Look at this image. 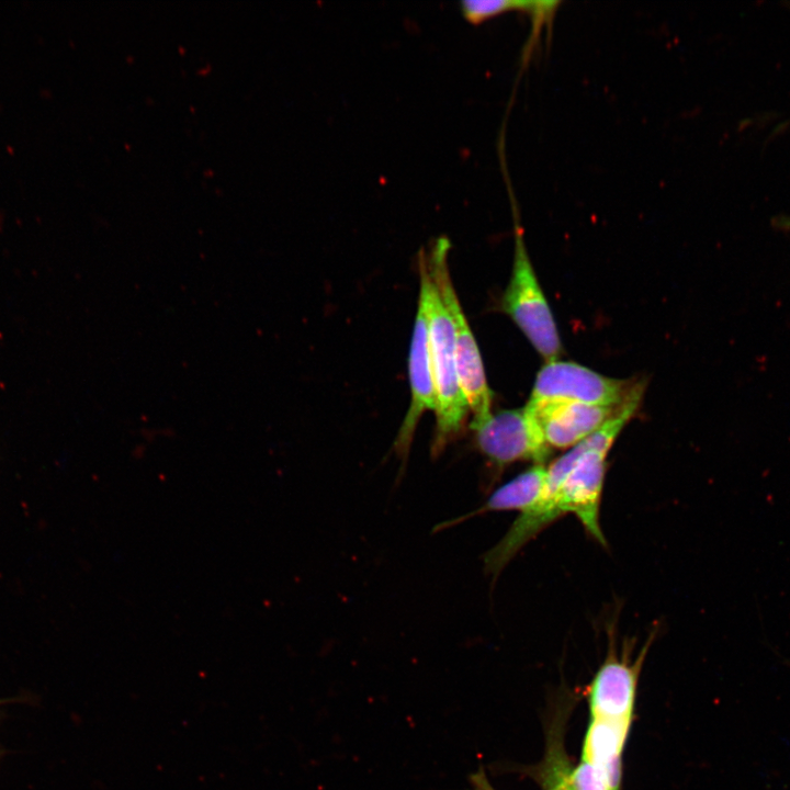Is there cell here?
<instances>
[{"mask_svg": "<svg viewBox=\"0 0 790 790\" xmlns=\"http://www.w3.org/2000/svg\"><path fill=\"white\" fill-rule=\"evenodd\" d=\"M419 298L424 302L436 390V428L432 454H439L462 429L469 414L456 368L454 329L450 314L430 275L426 253L418 256Z\"/></svg>", "mask_w": 790, "mask_h": 790, "instance_id": "cell-1", "label": "cell"}, {"mask_svg": "<svg viewBox=\"0 0 790 790\" xmlns=\"http://www.w3.org/2000/svg\"><path fill=\"white\" fill-rule=\"evenodd\" d=\"M507 187L514 214L515 250L511 275L501 296L500 308L546 362L555 361L562 352L558 331L528 255L516 199L508 179Z\"/></svg>", "mask_w": 790, "mask_h": 790, "instance_id": "cell-2", "label": "cell"}, {"mask_svg": "<svg viewBox=\"0 0 790 790\" xmlns=\"http://www.w3.org/2000/svg\"><path fill=\"white\" fill-rule=\"evenodd\" d=\"M450 241L438 238L426 255L430 275L450 314L454 329V348L461 390L473 414L472 421L487 418L492 411L493 393L488 386L483 360L454 290L448 263Z\"/></svg>", "mask_w": 790, "mask_h": 790, "instance_id": "cell-3", "label": "cell"}, {"mask_svg": "<svg viewBox=\"0 0 790 790\" xmlns=\"http://www.w3.org/2000/svg\"><path fill=\"white\" fill-rule=\"evenodd\" d=\"M642 384L632 380L608 377L575 362L555 360L546 362L538 372L528 402L619 406Z\"/></svg>", "mask_w": 790, "mask_h": 790, "instance_id": "cell-4", "label": "cell"}, {"mask_svg": "<svg viewBox=\"0 0 790 790\" xmlns=\"http://www.w3.org/2000/svg\"><path fill=\"white\" fill-rule=\"evenodd\" d=\"M470 428L477 449L497 467L518 461L544 463L550 454L543 431L526 406L492 413L485 419L471 421Z\"/></svg>", "mask_w": 790, "mask_h": 790, "instance_id": "cell-5", "label": "cell"}, {"mask_svg": "<svg viewBox=\"0 0 790 790\" xmlns=\"http://www.w3.org/2000/svg\"><path fill=\"white\" fill-rule=\"evenodd\" d=\"M408 377L410 403L394 443V449L403 462L407 459L420 418L426 411L436 410L427 314L419 297L408 354Z\"/></svg>", "mask_w": 790, "mask_h": 790, "instance_id": "cell-6", "label": "cell"}, {"mask_svg": "<svg viewBox=\"0 0 790 790\" xmlns=\"http://www.w3.org/2000/svg\"><path fill=\"white\" fill-rule=\"evenodd\" d=\"M642 387L644 384L632 396ZM627 402L619 406L571 402H528L526 407L537 418L549 447L566 449L573 448L601 428L621 410Z\"/></svg>", "mask_w": 790, "mask_h": 790, "instance_id": "cell-7", "label": "cell"}, {"mask_svg": "<svg viewBox=\"0 0 790 790\" xmlns=\"http://www.w3.org/2000/svg\"><path fill=\"white\" fill-rule=\"evenodd\" d=\"M651 641L652 637L635 663L629 664L612 654L600 666L589 690L591 719L631 724L637 673Z\"/></svg>", "mask_w": 790, "mask_h": 790, "instance_id": "cell-8", "label": "cell"}, {"mask_svg": "<svg viewBox=\"0 0 790 790\" xmlns=\"http://www.w3.org/2000/svg\"><path fill=\"white\" fill-rule=\"evenodd\" d=\"M629 729L630 725L591 719L584 741L582 760L601 769L618 790Z\"/></svg>", "mask_w": 790, "mask_h": 790, "instance_id": "cell-9", "label": "cell"}, {"mask_svg": "<svg viewBox=\"0 0 790 790\" xmlns=\"http://www.w3.org/2000/svg\"><path fill=\"white\" fill-rule=\"evenodd\" d=\"M545 477L546 465L535 463L496 488L481 507L460 519H454L449 524L490 511L518 510L521 512L538 499L544 486Z\"/></svg>", "mask_w": 790, "mask_h": 790, "instance_id": "cell-10", "label": "cell"}, {"mask_svg": "<svg viewBox=\"0 0 790 790\" xmlns=\"http://www.w3.org/2000/svg\"><path fill=\"white\" fill-rule=\"evenodd\" d=\"M533 5L534 1L527 0H464L460 2L463 16L474 24L508 11H521L530 14Z\"/></svg>", "mask_w": 790, "mask_h": 790, "instance_id": "cell-11", "label": "cell"}, {"mask_svg": "<svg viewBox=\"0 0 790 790\" xmlns=\"http://www.w3.org/2000/svg\"><path fill=\"white\" fill-rule=\"evenodd\" d=\"M566 779L574 790H618L601 769L583 760Z\"/></svg>", "mask_w": 790, "mask_h": 790, "instance_id": "cell-12", "label": "cell"}, {"mask_svg": "<svg viewBox=\"0 0 790 790\" xmlns=\"http://www.w3.org/2000/svg\"><path fill=\"white\" fill-rule=\"evenodd\" d=\"M469 781L472 790H496L489 782V779L485 772L483 766H479L477 770L469 776Z\"/></svg>", "mask_w": 790, "mask_h": 790, "instance_id": "cell-13", "label": "cell"}, {"mask_svg": "<svg viewBox=\"0 0 790 790\" xmlns=\"http://www.w3.org/2000/svg\"><path fill=\"white\" fill-rule=\"evenodd\" d=\"M771 226L782 233L790 234V215L779 214L771 218Z\"/></svg>", "mask_w": 790, "mask_h": 790, "instance_id": "cell-14", "label": "cell"}, {"mask_svg": "<svg viewBox=\"0 0 790 790\" xmlns=\"http://www.w3.org/2000/svg\"><path fill=\"white\" fill-rule=\"evenodd\" d=\"M551 790H574L567 782L566 776L563 777Z\"/></svg>", "mask_w": 790, "mask_h": 790, "instance_id": "cell-15", "label": "cell"}, {"mask_svg": "<svg viewBox=\"0 0 790 790\" xmlns=\"http://www.w3.org/2000/svg\"><path fill=\"white\" fill-rule=\"evenodd\" d=\"M10 702L9 699H0V706Z\"/></svg>", "mask_w": 790, "mask_h": 790, "instance_id": "cell-16", "label": "cell"}]
</instances>
